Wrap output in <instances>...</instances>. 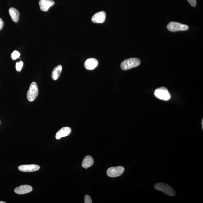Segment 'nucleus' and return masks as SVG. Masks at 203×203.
<instances>
[{"label": "nucleus", "mask_w": 203, "mask_h": 203, "mask_svg": "<svg viewBox=\"0 0 203 203\" xmlns=\"http://www.w3.org/2000/svg\"><path fill=\"white\" fill-rule=\"evenodd\" d=\"M20 56V53L17 51H14L12 52L11 54V58L12 60H16Z\"/></svg>", "instance_id": "dca6fc26"}, {"label": "nucleus", "mask_w": 203, "mask_h": 203, "mask_svg": "<svg viewBox=\"0 0 203 203\" xmlns=\"http://www.w3.org/2000/svg\"><path fill=\"white\" fill-rule=\"evenodd\" d=\"M154 95L159 99L168 101L170 99V95L166 88L162 87L156 89Z\"/></svg>", "instance_id": "20e7f679"}, {"label": "nucleus", "mask_w": 203, "mask_h": 203, "mask_svg": "<svg viewBox=\"0 0 203 203\" xmlns=\"http://www.w3.org/2000/svg\"><path fill=\"white\" fill-rule=\"evenodd\" d=\"M106 16V14L105 12H100L95 14L92 16L91 21L94 23H103L105 21Z\"/></svg>", "instance_id": "0eeeda50"}, {"label": "nucleus", "mask_w": 203, "mask_h": 203, "mask_svg": "<svg viewBox=\"0 0 203 203\" xmlns=\"http://www.w3.org/2000/svg\"><path fill=\"white\" fill-rule=\"evenodd\" d=\"M32 191V187L31 186L28 185H21L14 190L15 193L19 195H23L30 193Z\"/></svg>", "instance_id": "1a4fd4ad"}, {"label": "nucleus", "mask_w": 203, "mask_h": 203, "mask_svg": "<svg viewBox=\"0 0 203 203\" xmlns=\"http://www.w3.org/2000/svg\"><path fill=\"white\" fill-rule=\"evenodd\" d=\"M84 203H92V201L91 197L89 195H86L84 197Z\"/></svg>", "instance_id": "a211bd4d"}, {"label": "nucleus", "mask_w": 203, "mask_h": 203, "mask_svg": "<svg viewBox=\"0 0 203 203\" xmlns=\"http://www.w3.org/2000/svg\"><path fill=\"white\" fill-rule=\"evenodd\" d=\"M154 187L156 190H159L171 196H175V190L169 185L163 183H158L154 185Z\"/></svg>", "instance_id": "f257e3e1"}, {"label": "nucleus", "mask_w": 203, "mask_h": 203, "mask_svg": "<svg viewBox=\"0 0 203 203\" xmlns=\"http://www.w3.org/2000/svg\"><path fill=\"white\" fill-rule=\"evenodd\" d=\"M55 4L53 0H40L39 2L40 9L42 11L47 12L50 7Z\"/></svg>", "instance_id": "9d476101"}, {"label": "nucleus", "mask_w": 203, "mask_h": 203, "mask_svg": "<svg viewBox=\"0 0 203 203\" xmlns=\"http://www.w3.org/2000/svg\"><path fill=\"white\" fill-rule=\"evenodd\" d=\"M71 132V129L69 127H65L61 129L56 134L55 138L59 140L62 137H66L69 135Z\"/></svg>", "instance_id": "f8f14e48"}, {"label": "nucleus", "mask_w": 203, "mask_h": 203, "mask_svg": "<svg viewBox=\"0 0 203 203\" xmlns=\"http://www.w3.org/2000/svg\"><path fill=\"white\" fill-rule=\"evenodd\" d=\"M167 28L169 31L173 32L186 31L189 29V27L187 25L176 22H170L167 26Z\"/></svg>", "instance_id": "39448f33"}, {"label": "nucleus", "mask_w": 203, "mask_h": 203, "mask_svg": "<svg viewBox=\"0 0 203 203\" xmlns=\"http://www.w3.org/2000/svg\"><path fill=\"white\" fill-rule=\"evenodd\" d=\"M39 90L37 84L35 82H32L30 84L27 93V98L28 101L33 102L35 100L38 95Z\"/></svg>", "instance_id": "7ed1b4c3"}, {"label": "nucleus", "mask_w": 203, "mask_h": 203, "mask_svg": "<svg viewBox=\"0 0 203 203\" xmlns=\"http://www.w3.org/2000/svg\"><path fill=\"white\" fill-rule=\"evenodd\" d=\"M23 63L22 61H20L19 62L16 63V71L20 72L22 69Z\"/></svg>", "instance_id": "f3484780"}, {"label": "nucleus", "mask_w": 203, "mask_h": 203, "mask_svg": "<svg viewBox=\"0 0 203 203\" xmlns=\"http://www.w3.org/2000/svg\"><path fill=\"white\" fill-rule=\"evenodd\" d=\"M125 171L123 166L111 167L107 170V175L109 177L114 178L119 177L122 175Z\"/></svg>", "instance_id": "423d86ee"}, {"label": "nucleus", "mask_w": 203, "mask_h": 203, "mask_svg": "<svg viewBox=\"0 0 203 203\" xmlns=\"http://www.w3.org/2000/svg\"><path fill=\"white\" fill-rule=\"evenodd\" d=\"M141 60L136 58L127 59L123 61L120 65V67L123 70H127L137 67L141 64Z\"/></svg>", "instance_id": "f03ea898"}, {"label": "nucleus", "mask_w": 203, "mask_h": 203, "mask_svg": "<svg viewBox=\"0 0 203 203\" xmlns=\"http://www.w3.org/2000/svg\"><path fill=\"white\" fill-rule=\"evenodd\" d=\"M62 70V66L59 65L56 67L52 72V78L54 80H58L60 76Z\"/></svg>", "instance_id": "2eb2a0df"}, {"label": "nucleus", "mask_w": 203, "mask_h": 203, "mask_svg": "<svg viewBox=\"0 0 203 203\" xmlns=\"http://www.w3.org/2000/svg\"><path fill=\"white\" fill-rule=\"evenodd\" d=\"M94 163V160L91 156L88 155L84 158L82 161V166L84 168L87 169L93 166Z\"/></svg>", "instance_id": "4468645a"}, {"label": "nucleus", "mask_w": 203, "mask_h": 203, "mask_svg": "<svg viewBox=\"0 0 203 203\" xmlns=\"http://www.w3.org/2000/svg\"><path fill=\"white\" fill-rule=\"evenodd\" d=\"M98 65V62L94 58L88 59L84 62V66L86 69L92 70L96 68Z\"/></svg>", "instance_id": "9b49d317"}, {"label": "nucleus", "mask_w": 203, "mask_h": 203, "mask_svg": "<svg viewBox=\"0 0 203 203\" xmlns=\"http://www.w3.org/2000/svg\"><path fill=\"white\" fill-rule=\"evenodd\" d=\"M11 18L14 22L17 23L19 19L20 13L19 11L14 8H11L9 10Z\"/></svg>", "instance_id": "ddd939ff"}, {"label": "nucleus", "mask_w": 203, "mask_h": 203, "mask_svg": "<svg viewBox=\"0 0 203 203\" xmlns=\"http://www.w3.org/2000/svg\"><path fill=\"white\" fill-rule=\"evenodd\" d=\"M187 1L191 6L194 7L196 6L197 4L196 0H187Z\"/></svg>", "instance_id": "6ab92c4d"}, {"label": "nucleus", "mask_w": 203, "mask_h": 203, "mask_svg": "<svg viewBox=\"0 0 203 203\" xmlns=\"http://www.w3.org/2000/svg\"><path fill=\"white\" fill-rule=\"evenodd\" d=\"M40 169V167L35 164L21 165L18 167L20 171L23 172H33L38 171Z\"/></svg>", "instance_id": "6e6552de"}, {"label": "nucleus", "mask_w": 203, "mask_h": 203, "mask_svg": "<svg viewBox=\"0 0 203 203\" xmlns=\"http://www.w3.org/2000/svg\"><path fill=\"white\" fill-rule=\"evenodd\" d=\"M4 26V22L2 19L0 18V30H2Z\"/></svg>", "instance_id": "aec40b11"}, {"label": "nucleus", "mask_w": 203, "mask_h": 203, "mask_svg": "<svg viewBox=\"0 0 203 203\" xmlns=\"http://www.w3.org/2000/svg\"><path fill=\"white\" fill-rule=\"evenodd\" d=\"M0 203H6V202H3V201H0Z\"/></svg>", "instance_id": "4be33fe9"}, {"label": "nucleus", "mask_w": 203, "mask_h": 203, "mask_svg": "<svg viewBox=\"0 0 203 203\" xmlns=\"http://www.w3.org/2000/svg\"><path fill=\"white\" fill-rule=\"evenodd\" d=\"M0 123H1V122H0Z\"/></svg>", "instance_id": "5701e85b"}, {"label": "nucleus", "mask_w": 203, "mask_h": 203, "mask_svg": "<svg viewBox=\"0 0 203 203\" xmlns=\"http://www.w3.org/2000/svg\"><path fill=\"white\" fill-rule=\"evenodd\" d=\"M202 129H203V119H202Z\"/></svg>", "instance_id": "412c9836"}]
</instances>
